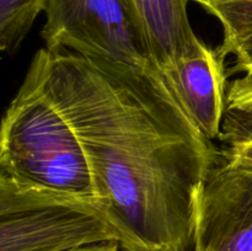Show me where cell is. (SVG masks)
<instances>
[{
    "mask_svg": "<svg viewBox=\"0 0 252 251\" xmlns=\"http://www.w3.org/2000/svg\"><path fill=\"white\" fill-rule=\"evenodd\" d=\"M85 150L98 198L135 251H192L202 185L217 162L153 62L37 51Z\"/></svg>",
    "mask_w": 252,
    "mask_h": 251,
    "instance_id": "cell-1",
    "label": "cell"
},
{
    "mask_svg": "<svg viewBox=\"0 0 252 251\" xmlns=\"http://www.w3.org/2000/svg\"><path fill=\"white\" fill-rule=\"evenodd\" d=\"M229 54H233L235 58L230 73L252 71V33L236 43Z\"/></svg>",
    "mask_w": 252,
    "mask_h": 251,
    "instance_id": "cell-11",
    "label": "cell"
},
{
    "mask_svg": "<svg viewBox=\"0 0 252 251\" xmlns=\"http://www.w3.org/2000/svg\"><path fill=\"white\" fill-rule=\"evenodd\" d=\"M189 1H193V0H189Z\"/></svg>",
    "mask_w": 252,
    "mask_h": 251,
    "instance_id": "cell-14",
    "label": "cell"
},
{
    "mask_svg": "<svg viewBox=\"0 0 252 251\" xmlns=\"http://www.w3.org/2000/svg\"><path fill=\"white\" fill-rule=\"evenodd\" d=\"M148 58L159 69L196 54L203 42L194 33L189 0H125Z\"/></svg>",
    "mask_w": 252,
    "mask_h": 251,
    "instance_id": "cell-7",
    "label": "cell"
},
{
    "mask_svg": "<svg viewBox=\"0 0 252 251\" xmlns=\"http://www.w3.org/2000/svg\"><path fill=\"white\" fill-rule=\"evenodd\" d=\"M122 246L118 243H106V244H98V245H91L85 246V248L75 249V250L70 251H121Z\"/></svg>",
    "mask_w": 252,
    "mask_h": 251,
    "instance_id": "cell-12",
    "label": "cell"
},
{
    "mask_svg": "<svg viewBox=\"0 0 252 251\" xmlns=\"http://www.w3.org/2000/svg\"><path fill=\"white\" fill-rule=\"evenodd\" d=\"M219 140L226 147L224 157L252 165V71L228 83Z\"/></svg>",
    "mask_w": 252,
    "mask_h": 251,
    "instance_id": "cell-8",
    "label": "cell"
},
{
    "mask_svg": "<svg viewBox=\"0 0 252 251\" xmlns=\"http://www.w3.org/2000/svg\"><path fill=\"white\" fill-rule=\"evenodd\" d=\"M192 251H252V165L225 157L198 197Z\"/></svg>",
    "mask_w": 252,
    "mask_h": 251,
    "instance_id": "cell-5",
    "label": "cell"
},
{
    "mask_svg": "<svg viewBox=\"0 0 252 251\" xmlns=\"http://www.w3.org/2000/svg\"><path fill=\"white\" fill-rule=\"evenodd\" d=\"M121 251H135V250H127V249H122Z\"/></svg>",
    "mask_w": 252,
    "mask_h": 251,
    "instance_id": "cell-13",
    "label": "cell"
},
{
    "mask_svg": "<svg viewBox=\"0 0 252 251\" xmlns=\"http://www.w3.org/2000/svg\"><path fill=\"white\" fill-rule=\"evenodd\" d=\"M46 5L47 0H0V48L4 53L19 49Z\"/></svg>",
    "mask_w": 252,
    "mask_h": 251,
    "instance_id": "cell-9",
    "label": "cell"
},
{
    "mask_svg": "<svg viewBox=\"0 0 252 251\" xmlns=\"http://www.w3.org/2000/svg\"><path fill=\"white\" fill-rule=\"evenodd\" d=\"M0 172L47 188L98 198L85 150L49 91L37 53L2 116Z\"/></svg>",
    "mask_w": 252,
    "mask_h": 251,
    "instance_id": "cell-2",
    "label": "cell"
},
{
    "mask_svg": "<svg viewBox=\"0 0 252 251\" xmlns=\"http://www.w3.org/2000/svg\"><path fill=\"white\" fill-rule=\"evenodd\" d=\"M126 241L98 198L21 181L0 172V251H70Z\"/></svg>",
    "mask_w": 252,
    "mask_h": 251,
    "instance_id": "cell-3",
    "label": "cell"
},
{
    "mask_svg": "<svg viewBox=\"0 0 252 251\" xmlns=\"http://www.w3.org/2000/svg\"><path fill=\"white\" fill-rule=\"evenodd\" d=\"M41 37L48 51L144 65L150 63L125 0H47Z\"/></svg>",
    "mask_w": 252,
    "mask_h": 251,
    "instance_id": "cell-4",
    "label": "cell"
},
{
    "mask_svg": "<svg viewBox=\"0 0 252 251\" xmlns=\"http://www.w3.org/2000/svg\"><path fill=\"white\" fill-rule=\"evenodd\" d=\"M219 49L203 43L198 52L159 69L165 83L197 129L219 139L226 107L228 71Z\"/></svg>",
    "mask_w": 252,
    "mask_h": 251,
    "instance_id": "cell-6",
    "label": "cell"
},
{
    "mask_svg": "<svg viewBox=\"0 0 252 251\" xmlns=\"http://www.w3.org/2000/svg\"><path fill=\"white\" fill-rule=\"evenodd\" d=\"M223 27L219 52L225 58L236 43L252 33V0H193Z\"/></svg>",
    "mask_w": 252,
    "mask_h": 251,
    "instance_id": "cell-10",
    "label": "cell"
}]
</instances>
